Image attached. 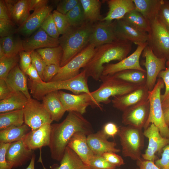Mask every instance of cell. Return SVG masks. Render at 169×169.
<instances>
[{
	"label": "cell",
	"mask_w": 169,
	"mask_h": 169,
	"mask_svg": "<svg viewBox=\"0 0 169 169\" xmlns=\"http://www.w3.org/2000/svg\"><path fill=\"white\" fill-rule=\"evenodd\" d=\"M94 23L85 21L78 26H70L59 37V45L63 52L61 67L67 64L89 44Z\"/></svg>",
	"instance_id": "3"
},
{
	"label": "cell",
	"mask_w": 169,
	"mask_h": 169,
	"mask_svg": "<svg viewBox=\"0 0 169 169\" xmlns=\"http://www.w3.org/2000/svg\"><path fill=\"white\" fill-rule=\"evenodd\" d=\"M157 17L169 30V0H161Z\"/></svg>",
	"instance_id": "46"
},
{
	"label": "cell",
	"mask_w": 169,
	"mask_h": 169,
	"mask_svg": "<svg viewBox=\"0 0 169 169\" xmlns=\"http://www.w3.org/2000/svg\"><path fill=\"white\" fill-rule=\"evenodd\" d=\"M24 51L32 52L37 49L59 46V38L49 36L40 28L30 36L23 40Z\"/></svg>",
	"instance_id": "20"
},
{
	"label": "cell",
	"mask_w": 169,
	"mask_h": 169,
	"mask_svg": "<svg viewBox=\"0 0 169 169\" xmlns=\"http://www.w3.org/2000/svg\"><path fill=\"white\" fill-rule=\"evenodd\" d=\"M24 123L23 109L0 114V131L11 126H20Z\"/></svg>",
	"instance_id": "35"
},
{
	"label": "cell",
	"mask_w": 169,
	"mask_h": 169,
	"mask_svg": "<svg viewBox=\"0 0 169 169\" xmlns=\"http://www.w3.org/2000/svg\"><path fill=\"white\" fill-rule=\"evenodd\" d=\"M101 156L109 163L116 167L120 166L125 164L122 157L113 152H107Z\"/></svg>",
	"instance_id": "50"
},
{
	"label": "cell",
	"mask_w": 169,
	"mask_h": 169,
	"mask_svg": "<svg viewBox=\"0 0 169 169\" xmlns=\"http://www.w3.org/2000/svg\"><path fill=\"white\" fill-rule=\"evenodd\" d=\"M101 130L108 139L110 137H114L118 135L119 129L115 123L109 122L104 125Z\"/></svg>",
	"instance_id": "54"
},
{
	"label": "cell",
	"mask_w": 169,
	"mask_h": 169,
	"mask_svg": "<svg viewBox=\"0 0 169 169\" xmlns=\"http://www.w3.org/2000/svg\"><path fill=\"white\" fill-rule=\"evenodd\" d=\"M44 169H47L43 165ZM50 169H91L71 149L67 146L59 165L54 164Z\"/></svg>",
	"instance_id": "29"
},
{
	"label": "cell",
	"mask_w": 169,
	"mask_h": 169,
	"mask_svg": "<svg viewBox=\"0 0 169 169\" xmlns=\"http://www.w3.org/2000/svg\"><path fill=\"white\" fill-rule=\"evenodd\" d=\"M31 56L32 63L37 69L42 79L43 72L47 65L41 56L36 50L31 52Z\"/></svg>",
	"instance_id": "47"
},
{
	"label": "cell",
	"mask_w": 169,
	"mask_h": 169,
	"mask_svg": "<svg viewBox=\"0 0 169 169\" xmlns=\"http://www.w3.org/2000/svg\"><path fill=\"white\" fill-rule=\"evenodd\" d=\"M35 155L34 153L33 154L30 163L28 167L25 169H35Z\"/></svg>",
	"instance_id": "61"
},
{
	"label": "cell",
	"mask_w": 169,
	"mask_h": 169,
	"mask_svg": "<svg viewBox=\"0 0 169 169\" xmlns=\"http://www.w3.org/2000/svg\"><path fill=\"white\" fill-rule=\"evenodd\" d=\"M15 34L0 38V46L3 49L5 56L16 55L24 50L23 40Z\"/></svg>",
	"instance_id": "33"
},
{
	"label": "cell",
	"mask_w": 169,
	"mask_h": 169,
	"mask_svg": "<svg viewBox=\"0 0 169 169\" xmlns=\"http://www.w3.org/2000/svg\"><path fill=\"white\" fill-rule=\"evenodd\" d=\"M132 47L131 42L118 39L95 47L93 55L83 70L87 77H91L96 81L100 80L104 64L113 60H123L127 57Z\"/></svg>",
	"instance_id": "2"
},
{
	"label": "cell",
	"mask_w": 169,
	"mask_h": 169,
	"mask_svg": "<svg viewBox=\"0 0 169 169\" xmlns=\"http://www.w3.org/2000/svg\"><path fill=\"white\" fill-rule=\"evenodd\" d=\"M8 86L5 80L0 79V100L8 98L14 92Z\"/></svg>",
	"instance_id": "55"
},
{
	"label": "cell",
	"mask_w": 169,
	"mask_h": 169,
	"mask_svg": "<svg viewBox=\"0 0 169 169\" xmlns=\"http://www.w3.org/2000/svg\"><path fill=\"white\" fill-rule=\"evenodd\" d=\"M114 75L119 79L139 86L144 85L146 84V71L129 69L119 72Z\"/></svg>",
	"instance_id": "36"
},
{
	"label": "cell",
	"mask_w": 169,
	"mask_h": 169,
	"mask_svg": "<svg viewBox=\"0 0 169 169\" xmlns=\"http://www.w3.org/2000/svg\"><path fill=\"white\" fill-rule=\"evenodd\" d=\"M34 153L33 151L28 148L22 140L10 143L6 157L13 168L20 166L31 160Z\"/></svg>",
	"instance_id": "18"
},
{
	"label": "cell",
	"mask_w": 169,
	"mask_h": 169,
	"mask_svg": "<svg viewBox=\"0 0 169 169\" xmlns=\"http://www.w3.org/2000/svg\"><path fill=\"white\" fill-rule=\"evenodd\" d=\"M95 47L89 44L84 49L64 66L50 81H60L74 77L80 72L94 54Z\"/></svg>",
	"instance_id": "9"
},
{
	"label": "cell",
	"mask_w": 169,
	"mask_h": 169,
	"mask_svg": "<svg viewBox=\"0 0 169 169\" xmlns=\"http://www.w3.org/2000/svg\"><path fill=\"white\" fill-rule=\"evenodd\" d=\"M65 16L70 26H78L86 21L83 9L80 0L79 3L69 12Z\"/></svg>",
	"instance_id": "39"
},
{
	"label": "cell",
	"mask_w": 169,
	"mask_h": 169,
	"mask_svg": "<svg viewBox=\"0 0 169 169\" xmlns=\"http://www.w3.org/2000/svg\"><path fill=\"white\" fill-rule=\"evenodd\" d=\"M163 152L160 159L155 161V164L161 169H169V144L162 149Z\"/></svg>",
	"instance_id": "53"
},
{
	"label": "cell",
	"mask_w": 169,
	"mask_h": 169,
	"mask_svg": "<svg viewBox=\"0 0 169 169\" xmlns=\"http://www.w3.org/2000/svg\"><path fill=\"white\" fill-rule=\"evenodd\" d=\"M87 78L85 71L83 70L76 77L60 81L38 83L30 80L29 89L32 95L38 100H42L49 92L61 90H68L75 94L83 93L90 94Z\"/></svg>",
	"instance_id": "4"
},
{
	"label": "cell",
	"mask_w": 169,
	"mask_h": 169,
	"mask_svg": "<svg viewBox=\"0 0 169 169\" xmlns=\"http://www.w3.org/2000/svg\"><path fill=\"white\" fill-rule=\"evenodd\" d=\"M18 27L11 20L0 19V36L4 37L17 33Z\"/></svg>",
	"instance_id": "44"
},
{
	"label": "cell",
	"mask_w": 169,
	"mask_h": 169,
	"mask_svg": "<svg viewBox=\"0 0 169 169\" xmlns=\"http://www.w3.org/2000/svg\"><path fill=\"white\" fill-rule=\"evenodd\" d=\"M42 100L53 121H59L66 111L60 99L59 90L49 92Z\"/></svg>",
	"instance_id": "28"
},
{
	"label": "cell",
	"mask_w": 169,
	"mask_h": 169,
	"mask_svg": "<svg viewBox=\"0 0 169 169\" xmlns=\"http://www.w3.org/2000/svg\"><path fill=\"white\" fill-rule=\"evenodd\" d=\"M47 0H29L30 10L37 11L47 6Z\"/></svg>",
	"instance_id": "57"
},
{
	"label": "cell",
	"mask_w": 169,
	"mask_h": 169,
	"mask_svg": "<svg viewBox=\"0 0 169 169\" xmlns=\"http://www.w3.org/2000/svg\"><path fill=\"white\" fill-rule=\"evenodd\" d=\"M24 123L34 130L53 122L42 103L36 99L29 100L23 109Z\"/></svg>",
	"instance_id": "10"
},
{
	"label": "cell",
	"mask_w": 169,
	"mask_h": 169,
	"mask_svg": "<svg viewBox=\"0 0 169 169\" xmlns=\"http://www.w3.org/2000/svg\"><path fill=\"white\" fill-rule=\"evenodd\" d=\"M31 52L23 50L19 54L20 57L19 67L24 73L31 64Z\"/></svg>",
	"instance_id": "51"
},
{
	"label": "cell",
	"mask_w": 169,
	"mask_h": 169,
	"mask_svg": "<svg viewBox=\"0 0 169 169\" xmlns=\"http://www.w3.org/2000/svg\"><path fill=\"white\" fill-rule=\"evenodd\" d=\"M25 74L17 65L10 72L5 79L13 91L22 92L30 100L32 98L29 93Z\"/></svg>",
	"instance_id": "27"
},
{
	"label": "cell",
	"mask_w": 169,
	"mask_h": 169,
	"mask_svg": "<svg viewBox=\"0 0 169 169\" xmlns=\"http://www.w3.org/2000/svg\"><path fill=\"white\" fill-rule=\"evenodd\" d=\"M82 131L87 136L93 133L90 123L79 113L69 112L61 122L51 124L49 144L51 156L53 160L60 161L70 139L76 132Z\"/></svg>",
	"instance_id": "1"
},
{
	"label": "cell",
	"mask_w": 169,
	"mask_h": 169,
	"mask_svg": "<svg viewBox=\"0 0 169 169\" xmlns=\"http://www.w3.org/2000/svg\"><path fill=\"white\" fill-rule=\"evenodd\" d=\"M116 20L100 21L94 23L89 44L95 47L118 40L115 35Z\"/></svg>",
	"instance_id": "12"
},
{
	"label": "cell",
	"mask_w": 169,
	"mask_h": 169,
	"mask_svg": "<svg viewBox=\"0 0 169 169\" xmlns=\"http://www.w3.org/2000/svg\"><path fill=\"white\" fill-rule=\"evenodd\" d=\"M51 124H46L34 130L30 131L23 140L30 149H41L43 146H49L50 141Z\"/></svg>",
	"instance_id": "22"
},
{
	"label": "cell",
	"mask_w": 169,
	"mask_h": 169,
	"mask_svg": "<svg viewBox=\"0 0 169 169\" xmlns=\"http://www.w3.org/2000/svg\"><path fill=\"white\" fill-rule=\"evenodd\" d=\"M150 107L148 100L128 108L123 112L122 123L125 125L142 129L148 118Z\"/></svg>",
	"instance_id": "15"
},
{
	"label": "cell",
	"mask_w": 169,
	"mask_h": 169,
	"mask_svg": "<svg viewBox=\"0 0 169 169\" xmlns=\"http://www.w3.org/2000/svg\"><path fill=\"white\" fill-rule=\"evenodd\" d=\"M10 143L0 142V169H12V166L7 161L6 155Z\"/></svg>",
	"instance_id": "52"
},
{
	"label": "cell",
	"mask_w": 169,
	"mask_h": 169,
	"mask_svg": "<svg viewBox=\"0 0 169 169\" xmlns=\"http://www.w3.org/2000/svg\"><path fill=\"white\" fill-rule=\"evenodd\" d=\"M40 28L52 38H59L60 34L53 19L52 13L45 19Z\"/></svg>",
	"instance_id": "41"
},
{
	"label": "cell",
	"mask_w": 169,
	"mask_h": 169,
	"mask_svg": "<svg viewBox=\"0 0 169 169\" xmlns=\"http://www.w3.org/2000/svg\"><path fill=\"white\" fill-rule=\"evenodd\" d=\"M36 50L47 65L54 64L60 66L63 52L59 45L54 47L40 49Z\"/></svg>",
	"instance_id": "38"
},
{
	"label": "cell",
	"mask_w": 169,
	"mask_h": 169,
	"mask_svg": "<svg viewBox=\"0 0 169 169\" xmlns=\"http://www.w3.org/2000/svg\"><path fill=\"white\" fill-rule=\"evenodd\" d=\"M91 169H115L116 167L107 162L101 156L94 155L90 160Z\"/></svg>",
	"instance_id": "45"
},
{
	"label": "cell",
	"mask_w": 169,
	"mask_h": 169,
	"mask_svg": "<svg viewBox=\"0 0 169 169\" xmlns=\"http://www.w3.org/2000/svg\"><path fill=\"white\" fill-rule=\"evenodd\" d=\"M115 33L117 39L127 40L137 45L147 42L148 33L140 31L122 19L116 20Z\"/></svg>",
	"instance_id": "19"
},
{
	"label": "cell",
	"mask_w": 169,
	"mask_h": 169,
	"mask_svg": "<svg viewBox=\"0 0 169 169\" xmlns=\"http://www.w3.org/2000/svg\"><path fill=\"white\" fill-rule=\"evenodd\" d=\"M142 54V57L145 59L142 64L146 70V84L149 90L151 91L156 84L159 73L166 69L167 60L165 58H160L156 56L147 45L144 49Z\"/></svg>",
	"instance_id": "11"
},
{
	"label": "cell",
	"mask_w": 169,
	"mask_h": 169,
	"mask_svg": "<svg viewBox=\"0 0 169 169\" xmlns=\"http://www.w3.org/2000/svg\"><path fill=\"white\" fill-rule=\"evenodd\" d=\"M60 99L66 111H74L83 114L89 106H92L90 94L83 93L72 94L59 90Z\"/></svg>",
	"instance_id": "17"
},
{
	"label": "cell",
	"mask_w": 169,
	"mask_h": 169,
	"mask_svg": "<svg viewBox=\"0 0 169 169\" xmlns=\"http://www.w3.org/2000/svg\"><path fill=\"white\" fill-rule=\"evenodd\" d=\"M146 42L137 45L136 50L131 54L115 64H107L104 66L102 75H113L119 72L129 69H136L146 71L141 66L140 56L147 45Z\"/></svg>",
	"instance_id": "14"
},
{
	"label": "cell",
	"mask_w": 169,
	"mask_h": 169,
	"mask_svg": "<svg viewBox=\"0 0 169 169\" xmlns=\"http://www.w3.org/2000/svg\"><path fill=\"white\" fill-rule=\"evenodd\" d=\"M29 100L22 92H15L9 97L0 100V114L23 109Z\"/></svg>",
	"instance_id": "30"
},
{
	"label": "cell",
	"mask_w": 169,
	"mask_h": 169,
	"mask_svg": "<svg viewBox=\"0 0 169 169\" xmlns=\"http://www.w3.org/2000/svg\"><path fill=\"white\" fill-rule=\"evenodd\" d=\"M135 9L148 21L157 17L161 0H133Z\"/></svg>",
	"instance_id": "31"
},
{
	"label": "cell",
	"mask_w": 169,
	"mask_h": 169,
	"mask_svg": "<svg viewBox=\"0 0 169 169\" xmlns=\"http://www.w3.org/2000/svg\"><path fill=\"white\" fill-rule=\"evenodd\" d=\"M25 74L29 76L30 80L33 81L38 83L44 82L40 77L37 69L32 63L27 69Z\"/></svg>",
	"instance_id": "56"
},
{
	"label": "cell",
	"mask_w": 169,
	"mask_h": 169,
	"mask_svg": "<svg viewBox=\"0 0 169 169\" xmlns=\"http://www.w3.org/2000/svg\"><path fill=\"white\" fill-rule=\"evenodd\" d=\"M11 20L19 27L30 15L29 0H5Z\"/></svg>",
	"instance_id": "25"
},
{
	"label": "cell",
	"mask_w": 169,
	"mask_h": 169,
	"mask_svg": "<svg viewBox=\"0 0 169 169\" xmlns=\"http://www.w3.org/2000/svg\"><path fill=\"white\" fill-rule=\"evenodd\" d=\"M53 7L46 6L34 11L25 22L18 27L17 33L25 37H29L38 29L47 17L51 13Z\"/></svg>",
	"instance_id": "21"
},
{
	"label": "cell",
	"mask_w": 169,
	"mask_h": 169,
	"mask_svg": "<svg viewBox=\"0 0 169 169\" xmlns=\"http://www.w3.org/2000/svg\"><path fill=\"white\" fill-rule=\"evenodd\" d=\"M102 130L96 133H92L87 136L88 144L95 155L101 156L107 152L115 153L120 151L115 147L116 144L114 141H110Z\"/></svg>",
	"instance_id": "23"
},
{
	"label": "cell",
	"mask_w": 169,
	"mask_h": 169,
	"mask_svg": "<svg viewBox=\"0 0 169 169\" xmlns=\"http://www.w3.org/2000/svg\"><path fill=\"white\" fill-rule=\"evenodd\" d=\"M122 19L128 24L140 31L147 33L149 31V21L136 9L127 13Z\"/></svg>",
	"instance_id": "37"
},
{
	"label": "cell",
	"mask_w": 169,
	"mask_h": 169,
	"mask_svg": "<svg viewBox=\"0 0 169 169\" xmlns=\"http://www.w3.org/2000/svg\"><path fill=\"white\" fill-rule=\"evenodd\" d=\"M19 60V54L0 58V79H5L12 69L18 65Z\"/></svg>",
	"instance_id": "40"
},
{
	"label": "cell",
	"mask_w": 169,
	"mask_h": 169,
	"mask_svg": "<svg viewBox=\"0 0 169 169\" xmlns=\"http://www.w3.org/2000/svg\"><path fill=\"white\" fill-rule=\"evenodd\" d=\"M118 135L123 156L137 161L141 159L144 136L142 129L130 125L123 126L119 129Z\"/></svg>",
	"instance_id": "7"
},
{
	"label": "cell",
	"mask_w": 169,
	"mask_h": 169,
	"mask_svg": "<svg viewBox=\"0 0 169 169\" xmlns=\"http://www.w3.org/2000/svg\"><path fill=\"white\" fill-rule=\"evenodd\" d=\"M79 2V0H62L57 5L56 10L65 15Z\"/></svg>",
	"instance_id": "48"
},
{
	"label": "cell",
	"mask_w": 169,
	"mask_h": 169,
	"mask_svg": "<svg viewBox=\"0 0 169 169\" xmlns=\"http://www.w3.org/2000/svg\"><path fill=\"white\" fill-rule=\"evenodd\" d=\"M163 110L166 123L169 126V104Z\"/></svg>",
	"instance_id": "60"
},
{
	"label": "cell",
	"mask_w": 169,
	"mask_h": 169,
	"mask_svg": "<svg viewBox=\"0 0 169 169\" xmlns=\"http://www.w3.org/2000/svg\"><path fill=\"white\" fill-rule=\"evenodd\" d=\"M52 14L60 34H63L70 26L68 23L65 15L62 14L56 10L52 12Z\"/></svg>",
	"instance_id": "43"
},
{
	"label": "cell",
	"mask_w": 169,
	"mask_h": 169,
	"mask_svg": "<svg viewBox=\"0 0 169 169\" xmlns=\"http://www.w3.org/2000/svg\"><path fill=\"white\" fill-rule=\"evenodd\" d=\"M144 136L148 139V147L141 156L144 160L154 162L155 154L160 151L169 144V138L163 137L158 128L153 124H151L143 132Z\"/></svg>",
	"instance_id": "13"
},
{
	"label": "cell",
	"mask_w": 169,
	"mask_h": 169,
	"mask_svg": "<svg viewBox=\"0 0 169 169\" xmlns=\"http://www.w3.org/2000/svg\"><path fill=\"white\" fill-rule=\"evenodd\" d=\"M60 66L51 64L47 65L42 76V80L45 82H50L59 72Z\"/></svg>",
	"instance_id": "49"
},
{
	"label": "cell",
	"mask_w": 169,
	"mask_h": 169,
	"mask_svg": "<svg viewBox=\"0 0 169 169\" xmlns=\"http://www.w3.org/2000/svg\"><path fill=\"white\" fill-rule=\"evenodd\" d=\"M166 65L167 67H169V61H166Z\"/></svg>",
	"instance_id": "62"
},
{
	"label": "cell",
	"mask_w": 169,
	"mask_h": 169,
	"mask_svg": "<svg viewBox=\"0 0 169 169\" xmlns=\"http://www.w3.org/2000/svg\"><path fill=\"white\" fill-rule=\"evenodd\" d=\"M83 9L86 21L95 23L101 21V2L99 0H79Z\"/></svg>",
	"instance_id": "34"
},
{
	"label": "cell",
	"mask_w": 169,
	"mask_h": 169,
	"mask_svg": "<svg viewBox=\"0 0 169 169\" xmlns=\"http://www.w3.org/2000/svg\"><path fill=\"white\" fill-rule=\"evenodd\" d=\"M164 86L163 80L159 78L153 89L149 91L148 100L150 105L149 114L143 128L145 129L151 124H153L158 128L163 137L169 138V127L165 120L161 99V90Z\"/></svg>",
	"instance_id": "6"
},
{
	"label": "cell",
	"mask_w": 169,
	"mask_h": 169,
	"mask_svg": "<svg viewBox=\"0 0 169 169\" xmlns=\"http://www.w3.org/2000/svg\"><path fill=\"white\" fill-rule=\"evenodd\" d=\"M150 29L148 32L147 45L154 54L169 61V30L157 17L148 21Z\"/></svg>",
	"instance_id": "8"
},
{
	"label": "cell",
	"mask_w": 169,
	"mask_h": 169,
	"mask_svg": "<svg viewBox=\"0 0 169 169\" xmlns=\"http://www.w3.org/2000/svg\"><path fill=\"white\" fill-rule=\"evenodd\" d=\"M0 19L11 20L9 12L4 0H0Z\"/></svg>",
	"instance_id": "59"
},
{
	"label": "cell",
	"mask_w": 169,
	"mask_h": 169,
	"mask_svg": "<svg viewBox=\"0 0 169 169\" xmlns=\"http://www.w3.org/2000/svg\"><path fill=\"white\" fill-rule=\"evenodd\" d=\"M102 83L96 90L90 92L92 101L91 106L102 110L101 103L107 104L111 102V97L120 96L129 93L139 86L127 82L116 77L114 74L102 75Z\"/></svg>",
	"instance_id": "5"
},
{
	"label": "cell",
	"mask_w": 169,
	"mask_h": 169,
	"mask_svg": "<svg viewBox=\"0 0 169 169\" xmlns=\"http://www.w3.org/2000/svg\"><path fill=\"white\" fill-rule=\"evenodd\" d=\"M158 77L163 80L165 86L164 93L161 95L162 106L163 109L169 104V67H167L165 69L161 71Z\"/></svg>",
	"instance_id": "42"
},
{
	"label": "cell",
	"mask_w": 169,
	"mask_h": 169,
	"mask_svg": "<svg viewBox=\"0 0 169 169\" xmlns=\"http://www.w3.org/2000/svg\"><path fill=\"white\" fill-rule=\"evenodd\" d=\"M106 15L101 21H112L122 19L128 13L135 9L133 0H108Z\"/></svg>",
	"instance_id": "26"
},
{
	"label": "cell",
	"mask_w": 169,
	"mask_h": 169,
	"mask_svg": "<svg viewBox=\"0 0 169 169\" xmlns=\"http://www.w3.org/2000/svg\"><path fill=\"white\" fill-rule=\"evenodd\" d=\"M31 128L25 123L20 126H11L0 131V142L11 143L23 140Z\"/></svg>",
	"instance_id": "32"
},
{
	"label": "cell",
	"mask_w": 169,
	"mask_h": 169,
	"mask_svg": "<svg viewBox=\"0 0 169 169\" xmlns=\"http://www.w3.org/2000/svg\"><path fill=\"white\" fill-rule=\"evenodd\" d=\"M87 135L82 131L75 133L69 141L67 146L72 149L87 165L94 154L89 147L87 141Z\"/></svg>",
	"instance_id": "24"
},
{
	"label": "cell",
	"mask_w": 169,
	"mask_h": 169,
	"mask_svg": "<svg viewBox=\"0 0 169 169\" xmlns=\"http://www.w3.org/2000/svg\"><path fill=\"white\" fill-rule=\"evenodd\" d=\"M149 90L146 84L124 95L113 97L114 107L123 112L131 106L148 100Z\"/></svg>",
	"instance_id": "16"
},
{
	"label": "cell",
	"mask_w": 169,
	"mask_h": 169,
	"mask_svg": "<svg viewBox=\"0 0 169 169\" xmlns=\"http://www.w3.org/2000/svg\"><path fill=\"white\" fill-rule=\"evenodd\" d=\"M137 165L139 169H161L158 167L154 161L142 160L137 161Z\"/></svg>",
	"instance_id": "58"
}]
</instances>
